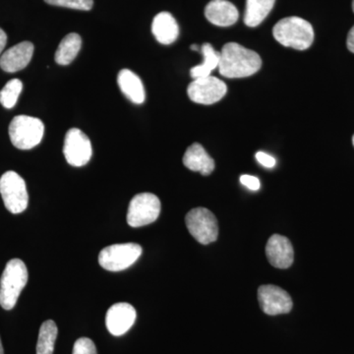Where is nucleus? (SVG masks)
Segmentation results:
<instances>
[{"label":"nucleus","instance_id":"obj_32","mask_svg":"<svg viewBox=\"0 0 354 354\" xmlns=\"http://www.w3.org/2000/svg\"><path fill=\"white\" fill-rule=\"evenodd\" d=\"M353 12H354V0L353 1Z\"/></svg>","mask_w":354,"mask_h":354},{"label":"nucleus","instance_id":"obj_23","mask_svg":"<svg viewBox=\"0 0 354 354\" xmlns=\"http://www.w3.org/2000/svg\"><path fill=\"white\" fill-rule=\"evenodd\" d=\"M23 83L19 79H12L6 84L0 91V104L6 109H12L17 104L18 97L22 92Z\"/></svg>","mask_w":354,"mask_h":354},{"label":"nucleus","instance_id":"obj_22","mask_svg":"<svg viewBox=\"0 0 354 354\" xmlns=\"http://www.w3.org/2000/svg\"><path fill=\"white\" fill-rule=\"evenodd\" d=\"M58 329L57 324L53 320L43 323L39 329L37 354H53Z\"/></svg>","mask_w":354,"mask_h":354},{"label":"nucleus","instance_id":"obj_25","mask_svg":"<svg viewBox=\"0 0 354 354\" xmlns=\"http://www.w3.org/2000/svg\"><path fill=\"white\" fill-rule=\"evenodd\" d=\"M72 354H97V351L92 339L81 337L74 344Z\"/></svg>","mask_w":354,"mask_h":354},{"label":"nucleus","instance_id":"obj_15","mask_svg":"<svg viewBox=\"0 0 354 354\" xmlns=\"http://www.w3.org/2000/svg\"><path fill=\"white\" fill-rule=\"evenodd\" d=\"M205 16L209 23L218 27H230L239 17L236 7L227 0H212L205 8Z\"/></svg>","mask_w":354,"mask_h":354},{"label":"nucleus","instance_id":"obj_26","mask_svg":"<svg viewBox=\"0 0 354 354\" xmlns=\"http://www.w3.org/2000/svg\"><path fill=\"white\" fill-rule=\"evenodd\" d=\"M241 183L242 185L252 191L259 190L261 187L259 178L253 176H248V174H243L241 176Z\"/></svg>","mask_w":354,"mask_h":354},{"label":"nucleus","instance_id":"obj_17","mask_svg":"<svg viewBox=\"0 0 354 354\" xmlns=\"http://www.w3.org/2000/svg\"><path fill=\"white\" fill-rule=\"evenodd\" d=\"M152 32L158 43L169 46L178 38V24L171 13L160 12L153 18Z\"/></svg>","mask_w":354,"mask_h":354},{"label":"nucleus","instance_id":"obj_9","mask_svg":"<svg viewBox=\"0 0 354 354\" xmlns=\"http://www.w3.org/2000/svg\"><path fill=\"white\" fill-rule=\"evenodd\" d=\"M227 92L225 83L212 75L195 79L187 88L188 97L191 101L207 106L221 101Z\"/></svg>","mask_w":354,"mask_h":354},{"label":"nucleus","instance_id":"obj_24","mask_svg":"<svg viewBox=\"0 0 354 354\" xmlns=\"http://www.w3.org/2000/svg\"><path fill=\"white\" fill-rule=\"evenodd\" d=\"M50 6L66 7L76 10L88 11L94 6V0H44Z\"/></svg>","mask_w":354,"mask_h":354},{"label":"nucleus","instance_id":"obj_16","mask_svg":"<svg viewBox=\"0 0 354 354\" xmlns=\"http://www.w3.org/2000/svg\"><path fill=\"white\" fill-rule=\"evenodd\" d=\"M183 164L190 171L201 172L203 176H209L215 169V160L199 143L188 147L184 153Z\"/></svg>","mask_w":354,"mask_h":354},{"label":"nucleus","instance_id":"obj_8","mask_svg":"<svg viewBox=\"0 0 354 354\" xmlns=\"http://www.w3.org/2000/svg\"><path fill=\"white\" fill-rule=\"evenodd\" d=\"M160 201L152 193H140L132 198L127 212L130 227H140L157 221L160 213Z\"/></svg>","mask_w":354,"mask_h":354},{"label":"nucleus","instance_id":"obj_11","mask_svg":"<svg viewBox=\"0 0 354 354\" xmlns=\"http://www.w3.org/2000/svg\"><path fill=\"white\" fill-rule=\"evenodd\" d=\"M258 301L261 309L270 316L290 313L293 304L290 295L277 286H261L258 290Z\"/></svg>","mask_w":354,"mask_h":354},{"label":"nucleus","instance_id":"obj_10","mask_svg":"<svg viewBox=\"0 0 354 354\" xmlns=\"http://www.w3.org/2000/svg\"><path fill=\"white\" fill-rule=\"evenodd\" d=\"M64 153L66 162L72 167L87 165L93 155L90 139L78 128H72L65 136Z\"/></svg>","mask_w":354,"mask_h":354},{"label":"nucleus","instance_id":"obj_29","mask_svg":"<svg viewBox=\"0 0 354 354\" xmlns=\"http://www.w3.org/2000/svg\"><path fill=\"white\" fill-rule=\"evenodd\" d=\"M6 44L7 35L6 34V32L0 28V55H1L2 51L6 48Z\"/></svg>","mask_w":354,"mask_h":354},{"label":"nucleus","instance_id":"obj_5","mask_svg":"<svg viewBox=\"0 0 354 354\" xmlns=\"http://www.w3.org/2000/svg\"><path fill=\"white\" fill-rule=\"evenodd\" d=\"M0 194L10 213H23L28 207L29 195L24 179L15 171H6L0 178Z\"/></svg>","mask_w":354,"mask_h":354},{"label":"nucleus","instance_id":"obj_30","mask_svg":"<svg viewBox=\"0 0 354 354\" xmlns=\"http://www.w3.org/2000/svg\"><path fill=\"white\" fill-rule=\"evenodd\" d=\"M190 48L192 50H200L199 46H197V44H192V46H191Z\"/></svg>","mask_w":354,"mask_h":354},{"label":"nucleus","instance_id":"obj_3","mask_svg":"<svg viewBox=\"0 0 354 354\" xmlns=\"http://www.w3.org/2000/svg\"><path fill=\"white\" fill-rule=\"evenodd\" d=\"M28 270L20 259L9 261L0 279V305L11 310L17 304L21 292L28 283Z\"/></svg>","mask_w":354,"mask_h":354},{"label":"nucleus","instance_id":"obj_21","mask_svg":"<svg viewBox=\"0 0 354 354\" xmlns=\"http://www.w3.org/2000/svg\"><path fill=\"white\" fill-rule=\"evenodd\" d=\"M201 53L204 60L203 64L193 67L190 70V75L193 79L204 78L211 76L212 72L218 68L220 64V55L211 44H204L201 46Z\"/></svg>","mask_w":354,"mask_h":354},{"label":"nucleus","instance_id":"obj_1","mask_svg":"<svg viewBox=\"0 0 354 354\" xmlns=\"http://www.w3.org/2000/svg\"><path fill=\"white\" fill-rule=\"evenodd\" d=\"M220 53L218 72L227 78L252 76L262 67V59L257 53L236 43L225 44Z\"/></svg>","mask_w":354,"mask_h":354},{"label":"nucleus","instance_id":"obj_18","mask_svg":"<svg viewBox=\"0 0 354 354\" xmlns=\"http://www.w3.org/2000/svg\"><path fill=\"white\" fill-rule=\"evenodd\" d=\"M118 84L123 95L133 104L145 102L146 93L140 77L129 69H122L118 73Z\"/></svg>","mask_w":354,"mask_h":354},{"label":"nucleus","instance_id":"obj_33","mask_svg":"<svg viewBox=\"0 0 354 354\" xmlns=\"http://www.w3.org/2000/svg\"><path fill=\"white\" fill-rule=\"evenodd\" d=\"M353 146H354V135H353Z\"/></svg>","mask_w":354,"mask_h":354},{"label":"nucleus","instance_id":"obj_13","mask_svg":"<svg viewBox=\"0 0 354 354\" xmlns=\"http://www.w3.org/2000/svg\"><path fill=\"white\" fill-rule=\"evenodd\" d=\"M266 255L270 264L278 269H288L295 260L292 244L286 236L279 234L270 237L266 245Z\"/></svg>","mask_w":354,"mask_h":354},{"label":"nucleus","instance_id":"obj_27","mask_svg":"<svg viewBox=\"0 0 354 354\" xmlns=\"http://www.w3.org/2000/svg\"><path fill=\"white\" fill-rule=\"evenodd\" d=\"M255 158L260 165L267 167V169H272L277 164L276 158H272V156L268 155V153L264 152H258L256 153Z\"/></svg>","mask_w":354,"mask_h":354},{"label":"nucleus","instance_id":"obj_31","mask_svg":"<svg viewBox=\"0 0 354 354\" xmlns=\"http://www.w3.org/2000/svg\"><path fill=\"white\" fill-rule=\"evenodd\" d=\"M0 354H4L3 346H2L1 339H0Z\"/></svg>","mask_w":354,"mask_h":354},{"label":"nucleus","instance_id":"obj_7","mask_svg":"<svg viewBox=\"0 0 354 354\" xmlns=\"http://www.w3.org/2000/svg\"><path fill=\"white\" fill-rule=\"evenodd\" d=\"M185 223L188 232L199 243L207 245L218 239V220L208 209H191L186 215Z\"/></svg>","mask_w":354,"mask_h":354},{"label":"nucleus","instance_id":"obj_28","mask_svg":"<svg viewBox=\"0 0 354 354\" xmlns=\"http://www.w3.org/2000/svg\"><path fill=\"white\" fill-rule=\"evenodd\" d=\"M346 46H348V50L354 53V26L348 32Z\"/></svg>","mask_w":354,"mask_h":354},{"label":"nucleus","instance_id":"obj_6","mask_svg":"<svg viewBox=\"0 0 354 354\" xmlns=\"http://www.w3.org/2000/svg\"><path fill=\"white\" fill-rule=\"evenodd\" d=\"M142 255V247L137 243H121L106 247L99 255V263L109 272H120L134 264Z\"/></svg>","mask_w":354,"mask_h":354},{"label":"nucleus","instance_id":"obj_19","mask_svg":"<svg viewBox=\"0 0 354 354\" xmlns=\"http://www.w3.org/2000/svg\"><path fill=\"white\" fill-rule=\"evenodd\" d=\"M276 0H246L244 23L251 28L257 27L266 19Z\"/></svg>","mask_w":354,"mask_h":354},{"label":"nucleus","instance_id":"obj_20","mask_svg":"<svg viewBox=\"0 0 354 354\" xmlns=\"http://www.w3.org/2000/svg\"><path fill=\"white\" fill-rule=\"evenodd\" d=\"M82 46V39L76 32L65 36L55 53V62L59 65H68L75 59Z\"/></svg>","mask_w":354,"mask_h":354},{"label":"nucleus","instance_id":"obj_4","mask_svg":"<svg viewBox=\"0 0 354 354\" xmlns=\"http://www.w3.org/2000/svg\"><path fill=\"white\" fill-rule=\"evenodd\" d=\"M44 125L39 118L28 115L15 116L9 125L11 143L20 150H31L43 140Z\"/></svg>","mask_w":354,"mask_h":354},{"label":"nucleus","instance_id":"obj_2","mask_svg":"<svg viewBox=\"0 0 354 354\" xmlns=\"http://www.w3.org/2000/svg\"><path fill=\"white\" fill-rule=\"evenodd\" d=\"M272 35L277 41L286 48L305 50L314 41V30L308 21L302 18H283L274 25Z\"/></svg>","mask_w":354,"mask_h":354},{"label":"nucleus","instance_id":"obj_14","mask_svg":"<svg viewBox=\"0 0 354 354\" xmlns=\"http://www.w3.org/2000/svg\"><path fill=\"white\" fill-rule=\"evenodd\" d=\"M34 53V44L31 41H22L2 53L0 67L8 73H15L28 66Z\"/></svg>","mask_w":354,"mask_h":354},{"label":"nucleus","instance_id":"obj_12","mask_svg":"<svg viewBox=\"0 0 354 354\" xmlns=\"http://www.w3.org/2000/svg\"><path fill=\"white\" fill-rule=\"evenodd\" d=\"M136 320V310L131 304L120 302L108 310L106 325L109 332L115 337L124 335L131 329Z\"/></svg>","mask_w":354,"mask_h":354}]
</instances>
